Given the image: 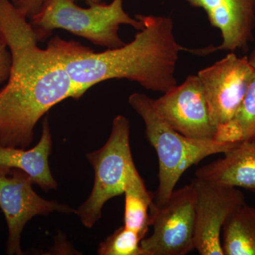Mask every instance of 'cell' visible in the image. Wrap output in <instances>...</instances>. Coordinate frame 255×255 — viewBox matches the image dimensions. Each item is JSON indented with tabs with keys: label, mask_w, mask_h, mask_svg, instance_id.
<instances>
[{
	"label": "cell",
	"mask_w": 255,
	"mask_h": 255,
	"mask_svg": "<svg viewBox=\"0 0 255 255\" xmlns=\"http://www.w3.org/2000/svg\"><path fill=\"white\" fill-rule=\"evenodd\" d=\"M0 38L11 57L9 78L0 90V145L26 149L52 107L80 96L63 65L38 46L27 17L11 0H0Z\"/></svg>",
	"instance_id": "6da1fadb"
},
{
	"label": "cell",
	"mask_w": 255,
	"mask_h": 255,
	"mask_svg": "<svg viewBox=\"0 0 255 255\" xmlns=\"http://www.w3.org/2000/svg\"><path fill=\"white\" fill-rule=\"evenodd\" d=\"M143 28L130 43L103 52L78 42L53 37L47 49L65 68L80 97L100 82L126 79L145 90L166 92L177 86L179 53L188 50L176 40L172 18L136 15Z\"/></svg>",
	"instance_id": "7a4b0ae2"
},
{
	"label": "cell",
	"mask_w": 255,
	"mask_h": 255,
	"mask_svg": "<svg viewBox=\"0 0 255 255\" xmlns=\"http://www.w3.org/2000/svg\"><path fill=\"white\" fill-rule=\"evenodd\" d=\"M128 104L143 121L145 135L158 158V187L153 201L164 204L175 189L183 174L191 166L215 154L224 153L236 143L201 140L182 135L159 117L153 99L145 94L129 96Z\"/></svg>",
	"instance_id": "3957f363"
},
{
	"label": "cell",
	"mask_w": 255,
	"mask_h": 255,
	"mask_svg": "<svg viewBox=\"0 0 255 255\" xmlns=\"http://www.w3.org/2000/svg\"><path fill=\"white\" fill-rule=\"evenodd\" d=\"M29 22L38 42L49 38L54 30L62 29L108 49L126 44L119 36L122 25L139 31L143 28L140 20L124 9L123 0L92 4L87 9L78 6L74 0H45Z\"/></svg>",
	"instance_id": "277c9868"
},
{
	"label": "cell",
	"mask_w": 255,
	"mask_h": 255,
	"mask_svg": "<svg viewBox=\"0 0 255 255\" xmlns=\"http://www.w3.org/2000/svg\"><path fill=\"white\" fill-rule=\"evenodd\" d=\"M130 133L128 119L124 116H117L105 145L87 155L95 171V182L88 199L75 211L85 227H93L102 217L106 203L124 194L128 172L135 165Z\"/></svg>",
	"instance_id": "5b68a950"
},
{
	"label": "cell",
	"mask_w": 255,
	"mask_h": 255,
	"mask_svg": "<svg viewBox=\"0 0 255 255\" xmlns=\"http://www.w3.org/2000/svg\"><path fill=\"white\" fill-rule=\"evenodd\" d=\"M195 198L191 182L174 189L162 205L152 200L149 216L153 232L140 242L144 255H185L195 250Z\"/></svg>",
	"instance_id": "8992f818"
},
{
	"label": "cell",
	"mask_w": 255,
	"mask_h": 255,
	"mask_svg": "<svg viewBox=\"0 0 255 255\" xmlns=\"http://www.w3.org/2000/svg\"><path fill=\"white\" fill-rule=\"evenodd\" d=\"M31 177L21 169L0 167V209L8 226L6 253L23 255L21 233L26 223L36 216L53 212L70 214L74 210L36 194Z\"/></svg>",
	"instance_id": "52a82bcc"
},
{
	"label": "cell",
	"mask_w": 255,
	"mask_h": 255,
	"mask_svg": "<svg viewBox=\"0 0 255 255\" xmlns=\"http://www.w3.org/2000/svg\"><path fill=\"white\" fill-rule=\"evenodd\" d=\"M255 73L249 58H241L233 52L198 72L210 118L216 129L231 122L237 113Z\"/></svg>",
	"instance_id": "ba28073f"
},
{
	"label": "cell",
	"mask_w": 255,
	"mask_h": 255,
	"mask_svg": "<svg viewBox=\"0 0 255 255\" xmlns=\"http://www.w3.org/2000/svg\"><path fill=\"white\" fill-rule=\"evenodd\" d=\"M194 247L201 255H223L221 233L229 216L246 204L244 194L236 187L195 179Z\"/></svg>",
	"instance_id": "9c48e42d"
},
{
	"label": "cell",
	"mask_w": 255,
	"mask_h": 255,
	"mask_svg": "<svg viewBox=\"0 0 255 255\" xmlns=\"http://www.w3.org/2000/svg\"><path fill=\"white\" fill-rule=\"evenodd\" d=\"M153 106L159 117L182 135L214 140L216 128L210 118L204 87L197 75H189L182 85L153 100Z\"/></svg>",
	"instance_id": "30bf717a"
},
{
	"label": "cell",
	"mask_w": 255,
	"mask_h": 255,
	"mask_svg": "<svg viewBox=\"0 0 255 255\" xmlns=\"http://www.w3.org/2000/svg\"><path fill=\"white\" fill-rule=\"evenodd\" d=\"M194 7L206 11L211 26L221 31L222 43L209 47L218 50H246L253 41L255 28V0H185Z\"/></svg>",
	"instance_id": "8fae6325"
},
{
	"label": "cell",
	"mask_w": 255,
	"mask_h": 255,
	"mask_svg": "<svg viewBox=\"0 0 255 255\" xmlns=\"http://www.w3.org/2000/svg\"><path fill=\"white\" fill-rule=\"evenodd\" d=\"M216 159L196 171L197 179L255 192V139L238 142Z\"/></svg>",
	"instance_id": "7c38bea8"
},
{
	"label": "cell",
	"mask_w": 255,
	"mask_h": 255,
	"mask_svg": "<svg viewBox=\"0 0 255 255\" xmlns=\"http://www.w3.org/2000/svg\"><path fill=\"white\" fill-rule=\"evenodd\" d=\"M51 150V132L48 117H45L42 123L41 139L33 148L26 150L0 145V167L21 169L43 191L56 189L58 183L52 175L48 164Z\"/></svg>",
	"instance_id": "4fadbf2b"
},
{
	"label": "cell",
	"mask_w": 255,
	"mask_h": 255,
	"mask_svg": "<svg viewBox=\"0 0 255 255\" xmlns=\"http://www.w3.org/2000/svg\"><path fill=\"white\" fill-rule=\"evenodd\" d=\"M124 194L125 195L124 225L142 238L150 227V206L153 196L146 189L135 165L128 172Z\"/></svg>",
	"instance_id": "5bb4252c"
},
{
	"label": "cell",
	"mask_w": 255,
	"mask_h": 255,
	"mask_svg": "<svg viewBox=\"0 0 255 255\" xmlns=\"http://www.w3.org/2000/svg\"><path fill=\"white\" fill-rule=\"evenodd\" d=\"M223 255H255V208L245 204L223 228Z\"/></svg>",
	"instance_id": "9a60e30c"
},
{
	"label": "cell",
	"mask_w": 255,
	"mask_h": 255,
	"mask_svg": "<svg viewBox=\"0 0 255 255\" xmlns=\"http://www.w3.org/2000/svg\"><path fill=\"white\" fill-rule=\"evenodd\" d=\"M255 70V50L249 57ZM255 139V73L237 113L228 123L218 127L214 140L236 143Z\"/></svg>",
	"instance_id": "2e32d148"
},
{
	"label": "cell",
	"mask_w": 255,
	"mask_h": 255,
	"mask_svg": "<svg viewBox=\"0 0 255 255\" xmlns=\"http://www.w3.org/2000/svg\"><path fill=\"white\" fill-rule=\"evenodd\" d=\"M143 239L135 231L123 226L100 243V255H144L140 246Z\"/></svg>",
	"instance_id": "e0dca14e"
},
{
	"label": "cell",
	"mask_w": 255,
	"mask_h": 255,
	"mask_svg": "<svg viewBox=\"0 0 255 255\" xmlns=\"http://www.w3.org/2000/svg\"><path fill=\"white\" fill-rule=\"evenodd\" d=\"M11 64V57L9 48L0 38V85L7 81Z\"/></svg>",
	"instance_id": "ac0fdd59"
},
{
	"label": "cell",
	"mask_w": 255,
	"mask_h": 255,
	"mask_svg": "<svg viewBox=\"0 0 255 255\" xmlns=\"http://www.w3.org/2000/svg\"><path fill=\"white\" fill-rule=\"evenodd\" d=\"M45 0H11L15 7L29 19L39 11Z\"/></svg>",
	"instance_id": "d6986e66"
},
{
	"label": "cell",
	"mask_w": 255,
	"mask_h": 255,
	"mask_svg": "<svg viewBox=\"0 0 255 255\" xmlns=\"http://www.w3.org/2000/svg\"><path fill=\"white\" fill-rule=\"evenodd\" d=\"M101 1L102 0H85V1H86L87 4L89 5L99 4V3H101Z\"/></svg>",
	"instance_id": "ffe728a7"
}]
</instances>
